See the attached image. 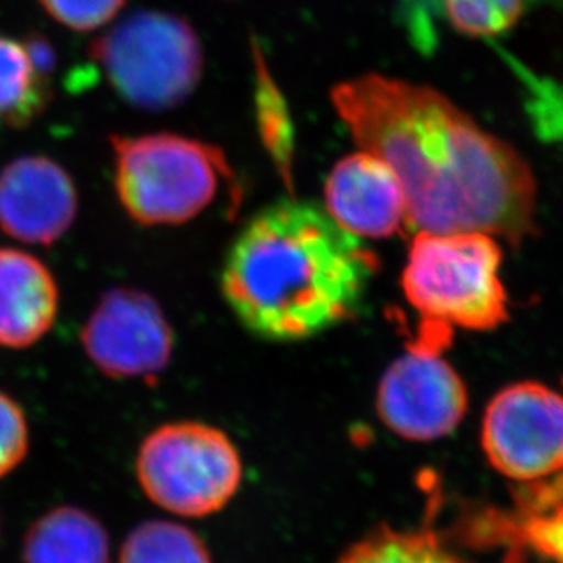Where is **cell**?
<instances>
[{
	"instance_id": "6da1fadb",
	"label": "cell",
	"mask_w": 563,
	"mask_h": 563,
	"mask_svg": "<svg viewBox=\"0 0 563 563\" xmlns=\"http://www.w3.org/2000/svg\"><path fill=\"white\" fill-rule=\"evenodd\" d=\"M360 148L404 187L405 229L479 232L518 246L537 232V179L509 143L429 86L367 74L332 90Z\"/></svg>"
},
{
	"instance_id": "7a4b0ae2",
	"label": "cell",
	"mask_w": 563,
	"mask_h": 563,
	"mask_svg": "<svg viewBox=\"0 0 563 563\" xmlns=\"http://www.w3.org/2000/svg\"><path fill=\"white\" fill-rule=\"evenodd\" d=\"M376 255L312 202L265 208L230 246L221 290L261 340L292 343L354 316L376 274Z\"/></svg>"
},
{
	"instance_id": "3957f363",
	"label": "cell",
	"mask_w": 563,
	"mask_h": 563,
	"mask_svg": "<svg viewBox=\"0 0 563 563\" xmlns=\"http://www.w3.org/2000/svg\"><path fill=\"white\" fill-rule=\"evenodd\" d=\"M500 265L501 249L493 235L418 232L401 287L427 329L446 335L454 329L485 332L509 318Z\"/></svg>"
},
{
	"instance_id": "277c9868",
	"label": "cell",
	"mask_w": 563,
	"mask_h": 563,
	"mask_svg": "<svg viewBox=\"0 0 563 563\" xmlns=\"http://www.w3.org/2000/svg\"><path fill=\"white\" fill-rule=\"evenodd\" d=\"M113 181L128 216L143 227L181 224L232 187L227 155L174 133L112 137Z\"/></svg>"
},
{
	"instance_id": "5b68a950",
	"label": "cell",
	"mask_w": 563,
	"mask_h": 563,
	"mask_svg": "<svg viewBox=\"0 0 563 563\" xmlns=\"http://www.w3.org/2000/svg\"><path fill=\"white\" fill-rule=\"evenodd\" d=\"M113 90L143 110H168L196 90L202 74V48L183 16L137 11L91 46Z\"/></svg>"
},
{
	"instance_id": "8992f818",
	"label": "cell",
	"mask_w": 563,
	"mask_h": 563,
	"mask_svg": "<svg viewBox=\"0 0 563 563\" xmlns=\"http://www.w3.org/2000/svg\"><path fill=\"white\" fill-rule=\"evenodd\" d=\"M135 474L144 495L181 518H207L224 509L243 482L234 441L199 421L165 423L139 446Z\"/></svg>"
},
{
	"instance_id": "52a82bcc",
	"label": "cell",
	"mask_w": 563,
	"mask_h": 563,
	"mask_svg": "<svg viewBox=\"0 0 563 563\" xmlns=\"http://www.w3.org/2000/svg\"><path fill=\"white\" fill-rule=\"evenodd\" d=\"M482 445L490 465L512 482L563 473V394L534 382L504 388L485 410Z\"/></svg>"
},
{
	"instance_id": "ba28073f",
	"label": "cell",
	"mask_w": 563,
	"mask_h": 563,
	"mask_svg": "<svg viewBox=\"0 0 563 563\" xmlns=\"http://www.w3.org/2000/svg\"><path fill=\"white\" fill-rule=\"evenodd\" d=\"M86 356L113 379L155 382L174 354V330L152 296L135 288L102 294L80 332Z\"/></svg>"
},
{
	"instance_id": "9c48e42d",
	"label": "cell",
	"mask_w": 563,
	"mask_h": 563,
	"mask_svg": "<svg viewBox=\"0 0 563 563\" xmlns=\"http://www.w3.org/2000/svg\"><path fill=\"white\" fill-rule=\"evenodd\" d=\"M377 415L398 437L434 441L456 431L467 415V387L434 346H409L383 374Z\"/></svg>"
},
{
	"instance_id": "30bf717a",
	"label": "cell",
	"mask_w": 563,
	"mask_h": 563,
	"mask_svg": "<svg viewBox=\"0 0 563 563\" xmlns=\"http://www.w3.org/2000/svg\"><path fill=\"white\" fill-rule=\"evenodd\" d=\"M79 197L68 172L41 155L0 172V229L27 245H54L74 224Z\"/></svg>"
},
{
	"instance_id": "8fae6325",
	"label": "cell",
	"mask_w": 563,
	"mask_h": 563,
	"mask_svg": "<svg viewBox=\"0 0 563 563\" xmlns=\"http://www.w3.org/2000/svg\"><path fill=\"white\" fill-rule=\"evenodd\" d=\"M324 199L335 223L357 238H390L405 229L407 199L401 181L382 157L365 150L334 166Z\"/></svg>"
},
{
	"instance_id": "7c38bea8",
	"label": "cell",
	"mask_w": 563,
	"mask_h": 563,
	"mask_svg": "<svg viewBox=\"0 0 563 563\" xmlns=\"http://www.w3.org/2000/svg\"><path fill=\"white\" fill-rule=\"evenodd\" d=\"M59 313V287L43 261L0 249V346L27 349L43 340Z\"/></svg>"
},
{
	"instance_id": "4fadbf2b",
	"label": "cell",
	"mask_w": 563,
	"mask_h": 563,
	"mask_svg": "<svg viewBox=\"0 0 563 563\" xmlns=\"http://www.w3.org/2000/svg\"><path fill=\"white\" fill-rule=\"evenodd\" d=\"M55 55L48 43L0 33V126L24 128L48 107Z\"/></svg>"
},
{
	"instance_id": "5bb4252c",
	"label": "cell",
	"mask_w": 563,
	"mask_h": 563,
	"mask_svg": "<svg viewBox=\"0 0 563 563\" xmlns=\"http://www.w3.org/2000/svg\"><path fill=\"white\" fill-rule=\"evenodd\" d=\"M24 563H110V540L88 510L63 505L41 516L26 532Z\"/></svg>"
},
{
	"instance_id": "9a60e30c",
	"label": "cell",
	"mask_w": 563,
	"mask_h": 563,
	"mask_svg": "<svg viewBox=\"0 0 563 563\" xmlns=\"http://www.w3.org/2000/svg\"><path fill=\"white\" fill-rule=\"evenodd\" d=\"M338 563H468L426 529L379 527L354 543Z\"/></svg>"
},
{
	"instance_id": "2e32d148",
	"label": "cell",
	"mask_w": 563,
	"mask_h": 563,
	"mask_svg": "<svg viewBox=\"0 0 563 563\" xmlns=\"http://www.w3.org/2000/svg\"><path fill=\"white\" fill-rule=\"evenodd\" d=\"M119 563H212L207 543L174 521L152 520L124 540Z\"/></svg>"
},
{
	"instance_id": "e0dca14e",
	"label": "cell",
	"mask_w": 563,
	"mask_h": 563,
	"mask_svg": "<svg viewBox=\"0 0 563 563\" xmlns=\"http://www.w3.org/2000/svg\"><path fill=\"white\" fill-rule=\"evenodd\" d=\"M526 0H443L446 19L467 37H496L515 26Z\"/></svg>"
},
{
	"instance_id": "ac0fdd59",
	"label": "cell",
	"mask_w": 563,
	"mask_h": 563,
	"mask_svg": "<svg viewBox=\"0 0 563 563\" xmlns=\"http://www.w3.org/2000/svg\"><path fill=\"white\" fill-rule=\"evenodd\" d=\"M54 21L75 32L104 26L123 10L126 0H38Z\"/></svg>"
},
{
	"instance_id": "d6986e66",
	"label": "cell",
	"mask_w": 563,
	"mask_h": 563,
	"mask_svg": "<svg viewBox=\"0 0 563 563\" xmlns=\"http://www.w3.org/2000/svg\"><path fill=\"white\" fill-rule=\"evenodd\" d=\"M260 88H257V107H260L261 133L266 146L276 155L283 170L290 159V135H288V119L285 115L282 97L276 88L266 79L265 68L260 71Z\"/></svg>"
},
{
	"instance_id": "ffe728a7",
	"label": "cell",
	"mask_w": 563,
	"mask_h": 563,
	"mask_svg": "<svg viewBox=\"0 0 563 563\" xmlns=\"http://www.w3.org/2000/svg\"><path fill=\"white\" fill-rule=\"evenodd\" d=\"M30 449V429L21 405L0 393V479L13 473Z\"/></svg>"
},
{
	"instance_id": "44dd1931",
	"label": "cell",
	"mask_w": 563,
	"mask_h": 563,
	"mask_svg": "<svg viewBox=\"0 0 563 563\" xmlns=\"http://www.w3.org/2000/svg\"><path fill=\"white\" fill-rule=\"evenodd\" d=\"M563 474V473H562Z\"/></svg>"
}]
</instances>
